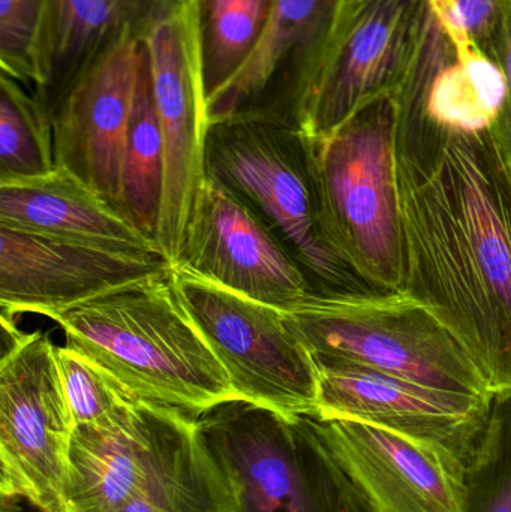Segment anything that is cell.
<instances>
[{
    "mask_svg": "<svg viewBox=\"0 0 511 512\" xmlns=\"http://www.w3.org/2000/svg\"><path fill=\"white\" fill-rule=\"evenodd\" d=\"M404 291L511 393V176L491 132L398 144Z\"/></svg>",
    "mask_w": 511,
    "mask_h": 512,
    "instance_id": "1",
    "label": "cell"
},
{
    "mask_svg": "<svg viewBox=\"0 0 511 512\" xmlns=\"http://www.w3.org/2000/svg\"><path fill=\"white\" fill-rule=\"evenodd\" d=\"M65 346L140 402L197 418L239 399L221 361L186 312L173 267L48 316Z\"/></svg>",
    "mask_w": 511,
    "mask_h": 512,
    "instance_id": "2",
    "label": "cell"
},
{
    "mask_svg": "<svg viewBox=\"0 0 511 512\" xmlns=\"http://www.w3.org/2000/svg\"><path fill=\"white\" fill-rule=\"evenodd\" d=\"M398 126V101L387 96L327 137H303L324 239L380 292L404 291L407 277Z\"/></svg>",
    "mask_w": 511,
    "mask_h": 512,
    "instance_id": "3",
    "label": "cell"
},
{
    "mask_svg": "<svg viewBox=\"0 0 511 512\" xmlns=\"http://www.w3.org/2000/svg\"><path fill=\"white\" fill-rule=\"evenodd\" d=\"M284 315L317 364H353L437 390L495 397L467 349L407 292H311Z\"/></svg>",
    "mask_w": 511,
    "mask_h": 512,
    "instance_id": "4",
    "label": "cell"
},
{
    "mask_svg": "<svg viewBox=\"0 0 511 512\" xmlns=\"http://www.w3.org/2000/svg\"><path fill=\"white\" fill-rule=\"evenodd\" d=\"M206 173L257 215L314 292L365 291L324 239L305 138L296 128L258 117L213 123L207 129Z\"/></svg>",
    "mask_w": 511,
    "mask_h": 512,
    "instance_id": "5",
    "label": "cell"
},
{
    "mask_svg": "<svg viewBox=\"0 0 511 512\" xmlns=\"http://www.w3.org/2000/svg\"><path fill=\"white\" fill-rule=\"evenodd\" d=\"M195 423L233 487L237 512H368L306 417L287 420L233 399Z\"/></svg>",
    "mask_w": 511,
    "mask_h": 512,
    "instance_id": "6",
    "label": "cell"
},
{
    "mask_svg": "<svg viewBox=\"0 0 511 512\" xmlns=\"http://www.w3.org/2000/svg\"><path fill=\"white\" fill-rule=\"evenodd\" d=\"M426 0H339L332 29L293 116L309 140L338 131L404 86L425 23Z\"/></svg>",
    "mask_w": 511,
    "mask_h": 512,
    "instance_id": "7",
    "label": "cell"
},
{
    "mask_svg": "<svg viewBox=\"0 0 511 512\" xmlns=\"http://www.w3.org/2000/svg\"><path fill=\"white\" fill-rule=\"evenodd\" d=\"M177 294L239 399L287 420L317 415L320 372L284 310L173 268Z\"/></svg>",
    "mask_w": 511,
    "mask_h": 512,
    "instance_id": "8",
    "label": "cell"
},
{
    "mask_svg": "<svg viewBox=\"0 0 511 512\" xmlns=\"http://www.w3.org/2000/svg\"><path fill=\"white\" fill-rule=\"evenodd\" d=\"M57 346L32 334L0 360V493L39 512L68 511L74 418L63 391Z\"/></svg>",
    "mask_w": 511,
    "mask_h": 512,
    "instance_id": "9",
    "label": "cell"
},
{
    "mask_svg": "<svg viewBox=\"0 0 511 512\" xmlns=\"http://www.w3.org/2000/svg\"><path fill=\"white\" fill-rule=\"evenodd\" d=\"M143 48L165 149L156 245L173 265L207 177L209 120L191 0H179L143 38Z\"/></svg>",
    "mask_w": 511,
    "mask_h": 512,
    "instance_id": "10",
    "label": "cell"
},
{
    "mask_svg": "<svg viewBox=\"0 0 511 512\" xmlns=\"http://www.w3.org/2000/svg\"><path fill=\"white\" fill-rule=\"evenodd\" d=\"M368 512H467V466L443 448L354 420L306 417Z\"/></svg>",
    "mask_w": 511,
    "mask_h": 512,
    "instance_id": "11",
    "label": "cell"
},
{
    "mask_svg": "<svg viewBox=\"0 0 511 512\" xmlns=\"http://www.w3.org/2000/svg\"><path fill=\"white\" fill-rule=\"evenodd\" d=\"M317 366L315 417L372 424L443 448L470 465L488 427L494 397L437 390L353 364Z\"/></svg>",
    "mask_w": 511,
    "mask_h": 512,
    "instance_id": "12",
    "label": "cell"
},
{
    "mask_svg": "<svg viewBox=\"0 0 511 512\" xmlns=\"http://www.w3.org/2000/svg\"><path fill=\"white\" fill-rule=\"evenodd\" d=\"M171 267L281 310L314 292L302 268L254 212L206 177Z\"/></svg>",
    "mask_w": 511,
    "mask_h": 512,
    "instance_id": "13",
    "label": "cell"
},
{
    "mask_svg": "<svg viewBox=\"0 0 511 512\" xmlns=\"http://www.w3.org/2000/svg\"><path fill=\"white\" fill-rule=\"evenodd\" d=\"M140 56V36L128 33L48 108L56 167L80 177L122 215L123 161Z\"/></svg>",
    "mask_w": 511,
    "mask_h": 512,
    "instance_id": "14",
    "label": "cell"
},
{
    "mask_svg": "<svg viewBox=\"0 0 511 512\" xmlns=\"http://www.w3.org/2000/svg\"><path fill=\"white\" fill-rule=\"evenodd\" d=\"M170 267L161 252L72 242L0 227L2 315L50 316Z\"/></svg>",
    "mask_w": 511,
    "mask_h": 512,
    "instance_id": "15",
    "label": "cell"
},
{
    "mask_svg": "<svg viewBox=\"0 0 511 512\" xmlns=\"http://www.w3.org/2000/svg\"><path fill=\"white\" fill-rule=\"evenodd\" d=\"M197 436L194 417L146 402L110 426L75 427L68 511H122Z\"/></svg>",
    "mask_w": 511,
    "mask_h": 512,
    "instance_id": "16",
    "label": "cell"
},
{
    "mask_svg": "<svg viewBox=\"0 0 511 512\" xmlns=\"http://www.w3.org/2000/svg\"><path fill=\"white\" fill-rule=\"evenodd\" d=\"M339 0H276L260 44L207 102L209 125L258 117L293 126L303 87L332 29Z\"/></svg>",
    "mask_w": 511,
    "mask_h": 512,
    "instance_id": "17",
    "label": "cell"
},
{
    "mask_svg": "<svg viewBox=\"0 0 511 512\" xmlns=\"http://www.w3.org/2000/svg\"><path fill=\"white\" fill-rule=\"evenodd\" d=\"M179 0H47L35 54V95L45 107L128 33H147Z\"/></svg>",
    "mask_w": 511,
    "mask_h": 512,
    "instance_id": "18",
    "label": "cell"
},
{
    "mask_svg": "<svg viewBox=\"0 0 511 512\" xmlns=\"http://www.w3.org/2000/svg\"><path fill=\"white\" fill-rule=\"evenodd\" d=\"M0 227L72 242L161 252L101 194L63 167L30 179L2 180Z\"/></svg>",
    "mask_w": 511,
    "mask_h": 512,
    "instance_id": "19",
    "label": "cell"
},
{
    "mask_svg": "<svg viewBox=\"0 0 511 512\" xmlns=\"http://www.w3.org/2000/svg\"><path fill=\"white\" fill-rule=\"evenodd\" d=\"M165 149L149 68L141 39L140 68L129 120L123 161L122 212L141 233L156 243L162 194Z\"/></svg>",
    "mask_w": 511,
    "mask_h": 512,
    "instance_id": "20",
    "label": "cell"
},
{
    "mask_svg": "<svg viewBox=\"0 0 511 512\" xmlns=\"http://www.w3.org/2000/svg\"><path fill=\"white\" fill-rule=\"evenodd\" d=\"M276 0H191L204 93L209 102L246 65Z\"/></svg>",
    "mask_w": 511,
    "mask_h": 512,
    "instance_id": "21",
    "label": "cell"
},
{
    "mask_svg": "<svg viewBox=\"0 0 511 512\" xmlns=\"http://www.w3.org/2000/svg\"><path fill=\"white\" fill-rule=\"evenodd\" d=\"M120 512H237V502L227 475L198 433Z\"/></svg>",
    "mask_w": 511,
    "mask_h": 512,
    "instance_id": "22",
    "label": "cell"
},
{
    "mask_svg": "<svg viewBox=\"0 0 511 512\" xmlns=\"http://www.w3.org/2000/svg\"><path fill=\"white\" fill-rule=\"evenodd\" d=\"M0 78V182L44 176L56 168L53 126L35 92Z\"/></svg>",
    "mask_w": 511,
    "mask_h": 512,
    "instance_id": "23",
    "label": "cell"
},
{
    "mask_svg": "<svg viewBox=\"0 0 511 512\" xmlns=\"http://www.w3.org/2000/svg\"><path fill=\"white\" fill-rule=\"evenodd\" d=\"M467 512H511V393L497 394L467 468Z\"/></svg>",
    "mask_w": 511,
    "mask_h": 512,
    "instance_id": "24",
    "label": "cell"
},
{
    "mask_svg": "<svg viewBox=\"0 0 511 512\" xmlns=\"http://www.w3.org/2000/svg\"><path fill=\"white\" fill-rule=\"evenodd\" d=\"M56 357L75 427L110 426L140 402L101 367L74 349L57 346Z\"/></svg>",
    "mask_w": 511,
    "mask_h": 512,
    "instance_id": "25",
    "label": "cell"
},
{
    "mask_svg": "<svg viewBox=\"0 0 511 512\" xmlns=\"http://www.w3.org/2000/svg\"><path fill=\"white\" fill-rule=\"evenodd\" d=\"M47 0H0L2 74L35 90V54Z\"/></svg>",
    "mask_w": 511,
    "mask_h": 512,
    "instance_id": "26",
    "label": "cell"
},
{
    "mask_svg": "<svg viewBox=\"0 0 511 512\" xmlns=\"http://www.w3.org/2000/svg\"><path fill=\"white\" fill-rule=\"evenodd\" d=\"M456 5L474 44L495 60L511 0H456Z\"/></svg>",
    "mask_w": 511,
    "mask_h": 512,
    "instance_id": "27",
    "label": "cell"
},
{
    "mask_svg": "<svg viewBox=\"0 0 511 512\" xmlns=\"http://www.w3.org/2000/svg\"><path fill=\"white\" fill-rule=\"evenodd\" d=\"M495 60L503 69L504 78H506V98L489 132L511 176V5L497 51H495Z\"/></svg>",
    "mask_w": 511,
    "mask_h": 512,
    "instance_id": "28",
    "label": "cell"
},
{
    "mask_svg": "<svg viewBox=\"0 0 511 512\" xmlns=\"http://www.w3.org/2000/svg\"><path fill=\"white\" fill-rule=\"evenodd\" d=\"M0 325H2V342H0V352H2L0 360H2V358L9 357V355L17 352L24 343L29 342L33 333L27 334L18 330L14 318L2 315V313H0Z\"/></svg>",
    "mask_w": 511,
    "mask_h": 512,
    "instance_id": "29",
    "label": "cell"
}]
</instances>
